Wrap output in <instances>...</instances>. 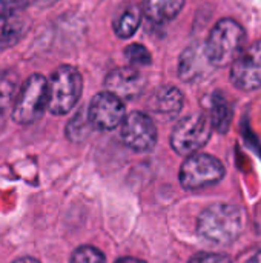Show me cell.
I'll return each mask as SVG.
<instances>
[{
	"label": "cell",
	"mask_w": 261,
	"mask_h": 263,
	"mask_svg": "<svg viewBox=\"0 0 261 263\" xmlns=\"http://www.w3.org/2000/svg\"><path fill=\"white\" fill-rule=\"evenodd\" d=\"M243 231V211L237 205L214 203L202 211L197 233L206 242L226 247L234 243Z\"/></svg>",
	"instance_id": "cell-1"
},
{
	"label": "cell",
	"mask_w": 261,
	"mask_h": 263,
	"mask_svg": "<svg viewBox=\"0 0 261 263\" xmlns=\"http://www.w3.org/2000/svg\"><path fill=\"white\" fill-rule=\"evenodd\" d=\"M243 42L245 29L237 20H218L205 43V52L212 68H225L232 65L243 51Z\"/></svg>",
	"instance_id": "cell-2"
},
{
	"label": "cell",
	"mask_w": 261,
	"mask_h": 263,
	"mask_svg": "<svg viewBox=\"0 0 261 263\" xmlns=\"http://www.w3.org/2000/svg\"><path fill=\"white\" fill-rule=\"evenodd\" d=\"M83 79L75 66H58L48 80V109L54 116L68 114L80 100Z\"/></svg>",
	"instance_id": "cell-3"
},
{
	"label": "cell",
	"mask_w": 261,
	"mask_h": 263,
	"mask_svg": "<svg viewBox=\"0 0 261 263\" xmlns=\"http://www.w3.org/2000/svg\"><path fill=\"white\" fill-rule=\"evenodd\" d=\"M48 108V79L42 74H32L17 91L12 106V119L18 125L37 122Z\"/></svg>",
	"instance_id": "cell-4"
},
{
	"label": "cell",
	"mask_w": 261,
	"mask_h": 263,
	"mask_svg": "<svg viewBox=\"0 0 261 263\" xmlns=\"http://www.w3.org/2000/svg\"><path fill=\"white\" fill-rule=\"evenodd\" d=\"M226 174L225 165L214 156L205 153H195L188 156L180 168V183L188 191L205 190L217 185Z\"/></svg>",
	"instance_id": "cell-5"
},
{
	"label": "cell",
	"mask_w": 261,
	"mask_h": 263,
	"mask_svg": "<svg viewBox=\"0 0 261 263\" xmlns=\"http://www.w3.org/2000/svg\"><path fill=\"white\" fill-rule=\"evenodd\" d=\"M211 134L212 126L206 114H189L174 126L171 134V146L180 156H192L209 142Z\"/></svg>",
	"instance_id": "cell-6"
},
{
	"label": "cell",
	"mask_w": 261,
	"mask_h": 263,
	"mask_svg": "<svg viewBox=\"0 0 261 263\" xmlns=\"http://www.w3.org/2000/svg\"><path fill=\"white\" fill-rule=\"evenodd\" d=\"M229 77L237 89L254 91L261 88V40L240 52L231 65Z\"/></svg>",
	"instance_id": "cell-7"
},
{
	"label": "cell",
	"mask_w": 261,
	"mask_h": 263,
	"mask_svg": "<svg viewBox=\"0 0 261 263\" xmlns=\"http://www.w3.org/2000/svg\"><path fill=\"white\" fill-rule=\"evenodd\" d=\"M122 139L132 151H151L157 143V128L154 120L142 111H134L129 116H125V120L122 122Z\"/></svg>",
	"instance_id": "cell-8"
},
{
	"label": "cell",
	"mask_w": 261,
	"mask_h": 263,
	"mask_svg": "<svg viewBox=\"0 0 261 263\" xmlns=\"http://www.w3.org/2000/svg\"><path fill=\"white\" fill-rule=\"evenodd\" d=\"M86 116L92 128L111 131L125 120V103L108 91L98 92L92 97L86 109Z\"/></svg>",
	"instance_id": "cell-9"
},
{
	"label": "cell",
	"mask_w": 261,
	"mask_h": 263,
	"mask_svg": "<svg viewBox=\"0 0 261 263\" xmlns=\"http://www.w3.org/2000/svg\"><path fill=\"white\" fill-rule=\"evenodd\" d=\"M145 77L134 66H120L112 69L105 79V88L120 100H134L145 89Z\"/></svg>",
	"instance_id": "cell-10"
},
{
	"label": "cell",
	"mask_w": 261,
	"mask_h": 263,
	"mask_svg": "<svg viewBox=\"0 0 261 263\" xmlns=\"http://www.w3.org/2000/svg\"><path fill=\"white\" fill-rule=\"evenodd\" d=\"M211 69L212 65L206 57L205 43H192L182 52L178 60V76L183 82H198L205 79Z\"/></svg>",
	"instance_id": "cell-11"
},
{
	"label": "cell",
	"mask_w": 261,
	"mask_h": 263,
	"mask_svg": "<svg viewBox=\"0 0 261 263\" xmlns=\"http://www.w3.org/2000/svg\"><path fill=\"white\" fill-rule=\"evenodd\" d=\"M183 102L185 99H183L182 91L175 86L166 85V86L158 88L154 92L151 99V109L158 116L171 119L182 111Z\"/></svg>",
	"instance_id": "cell-12"
},
{
	"label": "cell",
	"mask_w": 261,
	"mask_h": 263,
	"mask_svg": "<svg viewBox=\"0 0 261 263\" xmlns=\"http://www.w3.org/2000/svg\"><path fill=\"white\" fill-rule=\"evenodd\" d=\"M186 0H143V14L154 23H168L183 9Z\"/></svg>",
	"instance_id": "cell-13"
},
{
	"label": "cell",
	"mask_w": 261,
	"mask_h": 263,
	"mask_svg": "<svg viewBox=\"0 0 261 263\" xmlns=\"http://www.w3.org/2000/svg\"><path fill=\"white\" fill-rule=\"evenodd\" d=\"M28 29V23L23 17L14 14L0 17V49L17 45Z\"/></svg>",
	"instance_id": "cell-14"
},
{
	"label": "cell",
	"mask_w": 261,
	"mask_h": 263,
	"mask_svg": "<svg viewBox=\"0 0 261 263\" xmlns=\"http://www.w3.org/2000/svg\"><path fill=\"white\" fill-rule=\"evenodd\" d=\"M211 126L212 129L218 131L220 134H225L232 120V108L228 103V100L222 94H215L212 97V105H211Z\"/></svg>",
	"instance_id": "cell-15"
},
{
	"label": "cell",
	"mask_w": 261,
	"mask_h": 263,
	"mask_svg": "<svg viewBox=\"0 0 261 263\" xmlns=\"http://www.w3.org/2000/svg\"><path fill=\"white\" fill-rule=\"evenodd\" d=\"M142 20V9L135 5L125 8L114 23V31L120 39H129L138 29Z\"/></svg>",
	"instance_id": "cell-16"
},
{
	"label": "cell",
	"mask_w": 261,
	"mask_h": 263,
	"mask_svg": "<svg viewBox=\"0 0 261 263\" xmlns=\"http://www.w3.org/2000/svg\"><path fill=\"white\" fill-rule=\"evenodd\" d=\"M18 91V77L14 71H0V108L5 109Z\"/></svg>",
	"instance_id": "cell-17"
},
{
	"label": "cell",
	"mask_w": 261,
	"mask_h": 263,
	"mask_svg": "<svg viewBox=\"0 0 261 263\" xmlns=\"http://www.w3.org/2000/svg\"><path fill=\"white\" fill-rule=\"evenodd\" d=\"M89 120H88V116H86V111H80L75 117L71 119V122L68 123V129H66V134L68 137L72 140V142H80L82 139H85L89 133ZM92 128V126H91Z\"/></svg>",
	"instance_id": "cell-18"
},
{
	"label": "cell",
	"mask_w": 261,
	"mask_h": 263,
	"mask_svg": "<svg viewBox=\"0 0 261 263\" xmlns=\"http://www.w3.org/2000/svg\"><path fill=\"white\" fill-rule=\"evenodd\" d=\"M125 57L131 63V66L138 68V66H148L151 63V52L148 51L146 46L140 43H132L126 46L125 49Z\"/></svg>",
	"instance_id": "cell-19"
},
{
	"label": "cell",
	"mask_w": 261,
	"mask_h": 263,
	"mask_svg": "<svg viewBox=\"0 0 261 263\" xmlns=\"http://www.w3.org/2000/svg\"><path fill=\"white\" fill-rule=\"evenodd\" d=\"M71 263H106V257L95 247L85 245V247L77 248L72 253Z\"/></svg>",
	"instance_id": "cell-20"
},
{
	"label": "cell",
	"mask_w": 261,
	"mask_h": 263,
	"mask_svg": "<svg viewBox=\"0 0 261 263\" xmlns=\"http://www.w3.org/2000/svg\"><path fill=\"white\" fill-rule=\"evenodd\" d=\"M37 0H0V17L14 15L22 9H26Z\"/></svg>",
	"instance_id": "cell-21"
},
{
	"label": "cell",
	"mask_w": 261,
	"mask_h": 263,
	"mask_svg": "<svg viewBox=\"0 0 261 263\" xmlns=\"http://www.w3.org/2000/svg\"><path fill=\"white\" fill-rule=\"evenodd\" d=\"M188 263H232L229 256L217 253H198L192 256Z\"/></svg>",
	"instance_id": "cell-22"
},
{
	"label": "cell",
	"mask_w": 261,
	"mask_h": 263,
	"mask_svg": "<svg viewBox=\"0 0 261 263\" xmlns=\"http://www.w3.org/2000/svg\"><path fill=\"white\" fill-rule=\"evenodd\" d=\"M115 263H146L145 260H140V259H135V257H122L118 259Z\"/></svg>",
	"instance_id": "cell-23"
},
{
	"label": "cell",
	"mask_w": 261,
	"mask_h": 263,
	"mask_svg": "<svg viewBox=\"0 0 261 263\" xmlns=\"http://www.w3.org/2000/svg\"><path fill=\"white\" fill-rule=\"evenodd\" d=\"M248 263H261V248H258V250L251 256V259L248 260Z\"/></svg>",
	"instance_id": "cell-24"
},
{
	"label": "cell",
	"mask_w": 261,
	"mask_h": 263,
	"mask_svg": "<svg viewBox=\"0 0 261 263\" xmlns=\"http://www.w3.org/2000/svg\"><path fill=\"white\" fill-rule=\"evenodd\" d=\"M12 263H40L38 260H35L34 257H20L17 260H14Z\"/></svg>",
	"instance_id": "cell-25"
},
{
	"label": "cell",
	"mask_w": 261,
	"mask_h": 263,
	"mask_svg": "<svg viewBox=\"0 0 261 263\" xmlns=\"http://www.w3.org/2000/svg\"><path fill=\"white\" fill-rule=\"evenodd\" d=\"M5 109L3 108H0V133L3 131V128H5Z\"/></svg>",
	"instance_id": "cell-26"
}]
</instances>
